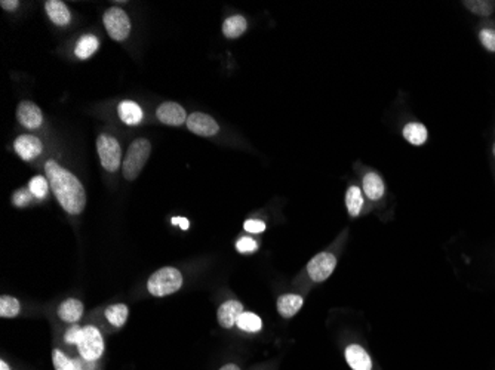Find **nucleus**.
<instances>
[{
	"instance_id": "f257e3e1",
	"label": "nucleus",
	"mask_w": 495,
	"mask_h": 370,
	"mask_svg": "<svg viewBox=\"0 0 495 370\" xmlns=\"http://www.w3.org/2000/svg\"><path fill=\"white\" fill-rule=\"evenodd\" d=\"M45 173L61 208L70 215L82 213L86 206V193L82 182L71 172L61 168L55 160L46 161Z\"/></svg>"
},
{
	"instance_id": "f03ea898",
	"label": "nucleus",
	"mask_w": 495,
	"mask_h": 370,
	"mask_svg": "<svg viewBox=\"0 0 495 370\" xmlns=\"http://www.w3.org/2000/svg\"><path fill=\"white\" fill-rule=\"evenodd\" d=\"M150 153H152V144H150L148 139L138 138L131 146H129L128 155L123 159V165H122L123 177L128 181H134L138 178V175L141 173L144 165L150 157Z\"/></svg>"
},
{
	"instance_id": "7ed1b4c3",
	"label": "nucleus",
	"mask_w": 495,
	"mask_h": 370,
	"mask_svg": "<svg viewBox=\"0 0 495 370\" xmlns=\"http://www.w3.org/2000/svg\"><path fill=\"white\" fill-rule=\"evenodd\" d=\"M182 286V276L180 271L174 267H165L157 270L156 273L147 281V289L153 297L164 298L172 295L181 289Z\"/></svg>"
},
{
	"instance_id": "20e7f679",
	"label": "nucleus",
	"mask_w": 495,
	"mask_h": 370,
	"mask_svg": "<svg viewBox=\"0 0 495 370\" xmlns=\"http://www.w3.org/2000/svg\"><path fill=\"white\" fill-rule=\"evenodd\" d=\"M96 151H98L101 166L109 170V172H116L119 170L122 163V147L119 144V141L110 135H100L96 139Z\"/></svg>"
},
{
	"instance_id": "39448f33",
	"label": "nucleus",
	"mask_w": 495,
	"mask_h": 370,
	"mask_svg": "<svg viewBox=\"0 0 495 370\" xmlns=\"http://www.w3.org/2000/svg\"><path fill=\"white\" fill-rule=\"evenodd\" d=\"M103 21L107 33L113 40L123 42L128 39L129 33H131V19L123 9L116 6L110 8L109 10H105Z\"/></svg>"
},
{
	"instance_id": "423d86ee",
	"label": "nucleus",
	"mask_w": 495,
	"mask_h": 370,
	"mask_svg": "<svg viewBox=\"0 0 495 370\" xmlns=\"http://www.w3.org/2000/svg\"><path fill=\"white\" fill-rule=\"evenodd\" d=\"M78 350L83 360L96 362L104 353V340L100 331L94 326L83 328L82 340L78 344Z\"/></svg>"
},
{
	"instance_id": "0eeeda50",
	"label": "nucleus",
	"mask_w": 495,
	"mask_h": 370,
	"mask_svg": "<svg viewBox=\"0 0 495 370\" xmlns=\"http://www.w3.org/2000/svg\"><path fill=\"white\" fill-rule=\"evenodd\" d=\"M337 267V258L329 252H322L318 254L315 258H311L310 263L307 264V273L310 279L320 283L325 281Z\"/></svg>"
},
{
	"instance_id": "6e6552de",
	"label": "nucleus",
	"mask_w": 495,
	"mask_h": 370,
	"mask_svg": "<svg viewBox=\"0 0 495 370\" xmlns=\"http://www.w3.org/2000/svg\"><path fill=\"white\" fill-rule=\"evenodd\" d=\"M187 127L193 134L199 136H214L218 134L220 126L208 114L203 113H193L187 117Z\"/></svg>"
},
{
	"instance_id": "1a4fd4ad",
	"label": "nucleus",
	"mask_w": 495,
	"mask_h": 370,
	"mask_svg": "<svg viewBox=\"0 0 495 370\" xmlns=\"http://www.w3.org/2000/svg\"><path fill=\"white\" fill-rule=\"evenodd\" d=\"M17 118L24 127L35 130L40 127L43 122V114L36 104L30 101H23L17 107Z\"/></svg>"
},
{
	"instance_id": "9d476101",
	"label": "nucleus",
	"mask_w": 495,
	"mask_h": 370,
	"mask_svg": "<svg viewBox=\"0 0 495 370\" xmlns=\"http://www.w3.org/2000/svg\"><path fill=\"white\" fill-rule=\"evenodd\" d=\"M157 118L168 126H181L187 122V113L177 103H164L157 108Z\"/></svg>"
},
{
	"instance_id": "9b49d317",
	"label": "nucleus",
	"mask_w": 495,
	"mask_h": 370,
	"mask_svg": "<svg viewBox=\"0 0 495 370\" xmlns=\"http://www.w3.org/2000/svg\"><path fill=\"white\" fill-rule=\"evenodd\" d=\"M14 148L21 159L30 161L42 153L43 146L42 141L35 135H21L15 139Z\"/></svg>"
},
{
	"instance_id": "f8f14e48",
	"label": "nucleus",
	"mask_w": 495,
	"mask_h": 370,
	"mask_svg": "<svg viewBox=\"0 0 495 370\" xmlns=\"http://www.w3.org/2000/svg\"><path fill=\"white\" fill-rule=\"evenodd\" d=\"M242 312H243V306L239 301L232 299V301L224 302L217 312L218 323L223 326V328L230 329L236 323H238Z\"/></svg>"
},
{
	"instance_id": "ddd939ff",
	"label": "nucleus",
	"mask_w": 495,
	"mask_h": 370,
	"mask_svg": "<svg viewBox=\"0 0 495 370\" xmlns=\"http://www.w3.org/2000/svg\"><path fill=\"white\" fill-rule=\"evenodd\" d=\"M346 360L353 370H371L372 360L370 354L361 345H350L346 348Z\"/></svg>"
},
{
	"instance_id": "4468645a",
	"label": "nucleus",
	"mask_w": 495,
	"mask_h": 370,
	"mask_svg": "<svg viewBox=\"0 0 495 370\" xmlns=\"http://www.w3.org/2000/svg\"><path fill=\"white\" fill-rule=\"evenodd\" d=\"M45 9L53 24H57L60 27H66L70 24L71 21L70 9L66 6V3L61 2V0H48L45 3Z\"/></svg>"
},
{
	"instance_id": "2eb2a0df",
	"label": "nucleus",
	"mask_w": 495,
	"mask_h": 370,
	"mask_svg": "<svg viewBox=\"0 0 495 370\" xmlns=\"http://www.w3.org/2000/svg\"><path fill=\"white\" fill-rule=\"evenodd\" d=\"M83 315V303L79 299H66L58 308V317L66 323H78Z\"/></svg>"
},
{
	"instance_id": "dca6fc26",
	"label": "nucleus",
	"mask_w": 495,
	"mask_h": 370,
	"mask_svg": "<svg viewBox=\"0 0 495 370\" xmlns=\"http://www.w3.org/2000/svg\"><path fill=\"white\" fill-rule=\"evenodd\" d=\"M303 298L294 293H286L277 299V311L285 319H290L303 307Z\"/></svg>"
},
{
	"instance_id": "f3484780",
	"label": "nucleus",
	"mask_w": 495,
	"mask_h": 370,
	"mask_svg": "<svg viewBox=\"0 0 495 370\" xmlns=\"http://www.w3.org/2000/svg\"><path fill=\"white\" fill-rule=\"evenodd\" d=\"M117 112H119V117L122 118V122L134 126L141 123L143 121V110L141 107H139L137 103L134 101H123L119 104V108H117Z\"/></svg>"
},
{
	"instance_id": "a211bd4d",
	"label": "nucleus",
	"mask_w": 495,
	"mask_h": 370,
	"mask_svg": "<svg viewBox=\"0 0 495 370\" xmlns=\"http://www.w3.org/2000/svg\"><path fill=\"white\" fill-rule=\"evenodd\" d=\"M363 191L370 200H380L384 195V182L374 172H370L363 178Z\"/></svg>"
},
{
	"instance_id": "6ab92c4d",
	"label": "nucleus",
	"mask_w": 495,
	"mask_h": 370,
	"mask_svg": "<svg viewBox=\"0 0 495 370\" xmlns=\"http://www.w3.org/2000/svg\"><path fill=\"white\" fill-rule=\"evenodd\" d=\"M248 28V21L242 15L229 17L223 23V35L227 39H236L242 36Z\"/></svg>"
},
{
	"instance_id": "aec40b11",
	"label": "nucleus",
	"mask_w": 495,
	"mask_h": 370,
	"mask_svg": "<svg viewBox=\"0 0 495 370\" xmlns=\"http://www.w3.org/2000/svg\"><path fill=\"white\" fill-rule=\"evenodd\" d=\"M403 138L412 146H423L427 141V129L423 123L411 122L403 127Z\"/></svg>"
},
{
	"instance_id": "412c9836",
	"label": "nucleus",
	"mask_w": 495,
	"mask_h": 370,
	"mask_svg": "<svg viewBox=\"0 0 495 370\" xmlns=\"http://www.w3.org/2000/svg\"><path fill=\"white\" fill-rule=\"evenodd\" d=\"M98 48H100L98 39L92 35H86L79 39L76 49H74V53H76V57L79 60H88L89 57L94 55L96 51H98Z\"/></svg>"
},
{
	"instance_id": "4be33fe9",
	"label": "nucleus",
	"mask_w": 495,
	"mask_h": 370,
	"mask_svg": "<svg viewBox=\"0 0 495 370\" xmlns=\"http://www.w3.org/2000/svg\"><path fill=\"white\" fill-rule=\"evenodd\" d=\"M346 206H347V211H349L350 216L356 218L361 213L362 206H363V195L356 185H351V187L347 190Z\"/></svg>"
},
{
	"instance_id": "5701e85b",
	"label": "nucleus",
	"mask_w": 495,
	"mask_h": 370,
	"mask_svg": "<svg viewBox=\"0 0 495 370\" xmlns=\"http://www.w3.org/2000/svg\"><path fill=\"white\" fill-rule=\"evenodd\" d=\"M129 310L125 303H116V306H110L105 310V317L113 324L114 328H122L125 321L128 320Z\"/></svg>"
},
{
	"instance_id": "b1692460",
	"label": "nucleus",
	"mask_w": 495,
	"mask_h": 370,
	"mask_svg": "<svg viewBox=\"0 0 495 370\" xmlns=\"http://www.w3.org/2000/svg\"><path fill=\"white\" fill-rule=\"evenodd\" d=\"M236 326L241 331H245V332H250V333H255V332H260L261 328H263V321L261 319L258 317L257 314L254 312H242V315L239 317L238 323H236Z\"/></svg>"
},
{
	"instance_id": "393cba45",
	"label": "nucleus",
	"mask_w": 495,
	"mask_h": 370,
	"mask_svg": "<svg viewBox=\"0 0 495 370\" xmlns=\"http://www.w3.org/2000/svg\"><path fill=\"white\" fill-rule=\"evenodd\" d=\"M52 362L55 370H83V366L79 360H73L60 350H53Z\"/></svg>"
},
{
	"instance_id": "a878e982",
	"label": "nucleus",
	"mask_w": 495,
	"mask_h": 370,
	"mask_svg": "<svg viewBox=\"0 0 495 370\" xmlns=\"http://www.w3.org/2000/svg\"><path fill=\"white\" fill-rule=\"evenodd\" d=\"M462 5L471 14H476L479 17H489L495 10V2H489V0H464Z\"/></svg>"
},
{
	"instance_id": "bb28decb",
	"label": "nucleus",
	"mask_w": 495,
	"mask_h": 370,
	"mask_svg": "<svg viewBox=\"0 0 495 370\" xmlns=\"http://www.w3.org/2000/svg\"><path fill=\"white\" fill-rule=\"evenodd\" d=\"M21 311V303L18 299L12 297H2L0 298V317L10 319L17 317Z\"/></svg>"
},
{
	"instance_id": "cd10ccee",
	"label": "nucleus",
	"mask_w": 495,
	"mask_h": 370,
	"mask_svg": "<svg viewBox=\"0 0 495 370\" xmlns=\"http://www.w3.org/2000/svg\"><path fill=\"white\" fill-rule=\"evenodd\" d=\"M51 187L49 185V181L45 179V177H42V175H37L35 178H31L30 179V184H28V190L31 191V194L35 195L36 199H43V197H46V194H48V188Z\"/></svg>"
},
{
	"instance_id": "c85d7f7f",
	"label": "nucleus",
	"mask_w": 495,
	"mask_h": 370,
	"mask_svg": "<svg viewBox=\"0 0 495 370\" xmlns=\"http://www.w3.org/2000/svg\"><path fill=\"white\" fill-rule=\"evenodd\" d=\"M479 40L482 46L489 52H495V30L494 28H482L479 31Z\"/></svg>"
},
{
	"instance_id": "c756f323",
	"label": "nucleus",
	"mask_w": 495,
	"mask_h": 370,
	"mask_svg": "<svg viewBox=\"0 0 495 370\" xmlns=\"http://www.w3.org/2000/svg\"><path fill=\"white\" fill-rule=\"evenodd\" d=\"M82 335H83V328H80V326H78V324H73L71 328L66 332L64 340H66V342L70 345H78L82 340Z\"/></svg>"
},
{
	"instance_id": "7c9ffc66",
	"label": "nucleus",
	"mask_w": 495,
	"mask_h": 370,
	"mask_svg": "<svg viewBox=\"0 0 495 370\" xmlns=\"http://www.w3.org/2000/svg\"><path fill=\"white\" fill-rule=\"evenodd\" d=\"M31 199H33V194H31V191L23 188V190H18L14 194L12 202H14V204L17 206V208H24L26 204H28L31 202Z\"/></svg>"
},
{
	"instance_id": "2f4dec72",
	"label": "nucleus",
	"mask_w": 495,
	"mask_h": 370,
	"mask_svg": "<svg viewBox=\"0 0 495 370\" xmlns=\"http://www.w3.org/2000/svg\"><path fill=\"white\" fill-rule=\"evenodd\" d=\"M236 249H238L241 254H251L258 249V243L250 237H242L239 238V242L236 243Z\"/></svg>"
},
{
	"instance_id": "473e14b6",
	"label": "nucleus",
	"mask_w": 495,
	"mask_h": 370,
	"mask_svg": "<svg viewBox=\"0 0 495 370\" xmlns=\"http://www.w3.org/2000/svg\"><path fill=\"white\" fill-rule=\"evenodd\" d=\"M243 228L248 231V233H252V234H258V233H263L266 230V224L263 221H257V220H250V221H246L243 224Z\"/></svg>"
},
{
	"instance_id": "72a5a7b5",
	"label": "nucleus",
	"mask_w": 495,
	"mask_h": 370,
	"mask_svg": "<svg viewBox=\"0 0 495 370\" xmlns=\"http://www.w3.org/2000/svg\"><path fill=\"white\" fill-rule=\"evenodd\" d=\"M172 224H174V225H180L181 230H184V231H187L189 227H190V222H189L187 218H182V216L172 218Z\"/></svg>"
},
{
	"instance_id": "f704fd0d",
	"label": "nucleus",
	"mask_w": 495,
	"mask_h": 370,
	"mask_svg": "<svg viewBox=\"0 0 495 370\" xmlns=\"http://www.w3.org/2000/svg\"><path fill=\"white\" fill-rule=\"evenodd\" d=\"M18 2H17V0H10V2H8V0H2V2H0V6H2L5 10H15L17 8H18Z\"/></svg>"
},
{
	"instance_id": "c9c22d12",
	"label": "nucleus",
	"mask_w": 495,
	"mask_h": 370,
	"mask_svg": "<svg viewBox=\"0 0 495 370\" xmlns=\"http://www.w3.org/2000/svg\"><path fill=\"white\" fill-rule=\"evenodd\" d=\"M220 370H241L238 366H236V364H233V363H230V364H225V366H223Z\"/></svg>"
},
{
	"instance_id": "e433bc0d",
	"label": "nucleus",
	"mask_w": 495,
	"mask_h": 370,
	"mask_svg": "<svg viewBox=\"0 0 495 370\" xmlns=\"http://www.w3.org/2000/svg\"><path fill=\"white\" fill-rule=\"evenodd\" d=\"M0 370H10V369H9V366L2 360V362H0Z\"/></svg>"
},
{
	"instance_id": "4c0bfd02",
	"label": "nucleus",
	"mask_w": 495,
	"mask_h": 370,
	"mask_svg": "<svg viewBox=\"0 0 495 370\" xmlns=\"http://www.w3.org/2000/svg\"><path fill=\"white\" fill-rule=\"evenodd\" d=\"M492 155H494V157H495V144H494V147H492Z\"/></svg>"
}]
</instances>
